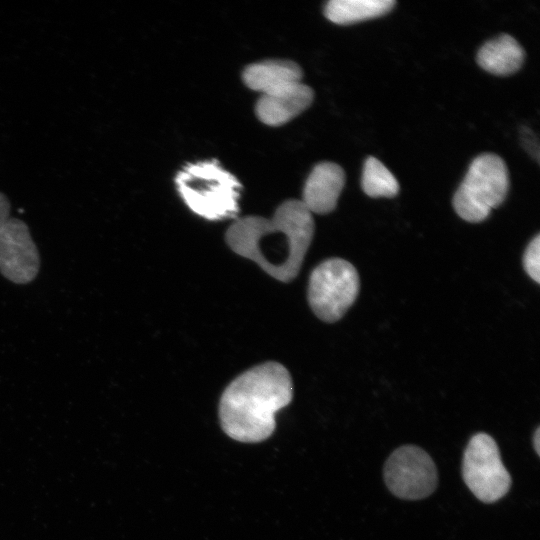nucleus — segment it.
Returning a JSON list of instances; mask_svg holds the SVG:
<instances>
[{
  "instance_id": "15",
  "label": "nucleus",
  "mask_w": 540,
  "mask_h": 540,
  "mask_svg": "<svg viewBox=\"0 0 540 540\" xmlns=\"http://www.w3.org/2000/svg\"><path fill=\"white\" fill-rule=\"evenodd\" d=\"M526 273L536 283L540 282V235L537 234L528 244L523 255Z\"/></svg>"
},
{
  "instance_id": "10",
  "label": "nucleus",
  "mask_w": 540,
  "mask_h": 540,
  "mask_svg": "<svg viewBox=\"0 0 540 540\" xmlns=\"http://www.w3.org/2000/svg\"><path fill=\"white\" fill-rule=\"evenodd\" d=\"M344 185L342 167L333 162H321L306 179L301 201L311 213L327 214L335 209Z\"/></svg>"
},
{
  "instance_id": "13",
  "label": "nucleus",
  "mask_w": 540,
  "mask_h": 540,
  "mask_svg": "<svg viewBox=\"0 0 540 540\" xmlns=\"http://www.w3.org/2000/svg\"><path fill=\"white\" fill-rule=\"evenodd\" d=\"M394 0H331L324 9L328 20L349 25L383 16L395 6Z\"/></svg>"
},
{
  "instance_id": "9",
  "label": "nucleus",
  "mask_w": 540,
  "mask_h": 540,
  "mask_svg": "<svg viewBox=\"0 0 540 540\" xmlns=\"http://www.w3.org/2000/svg\"><path fill=\"white\" fill-rule=\"evenodd\" d=\"M313 90L302 82H297L262 94L256 102L255 113L258 119L269 126H280L292 120L312 103Z\"/></svg>"
},
{
  "instance_id": "2",
  "label": "nucleus",
  "mask_w": 540,
  "mask_h": 540,
  "mask_svg": "<svg viewBox=\"0 0 540 540\" xmlns=\"http://www.w3.org/2000/svg\"><path fill=\"white\" fill-rule=\"evenodd\" d=\"M293 398V382L281 363L267 361L233 379L219 401V419L232 439L261 442L275 429V414Z\"/></svg>"
},
{
  "instance_id": "16",
  "label": "nucleus",
  "mask_w": 540,
  "mask_h": 540,
  "mask_svg": "<svg viewBox=\"0 0 540 540\" xmlns=\"http://www.w3.org/2000/svg\"><path fill=\"white\" fill-rule=\"evenodd\" d=\"M10 202L5 194L0 192V229L10 218Z\"/></svg>"
},
{
  "instance_id": "3",
  "label": "nucleus",
  "mask_w": 540,
  "mask_h": 540,
  "mask_svg": "<svg viewBox=\"0 0 540 540\" xmlns=\"http://www.w3.org/2000/svg\"><path fill=\"white\" fill-rule=\"evenodd\" d=\"M175 183L184 203L200 217L217 221L239 212L241 184L215 160L188 164Z\"/></svg>"
},
{
  "instance_id": "4",
  "label": "nucleus",
  "mask_w": 540,
  "mask_h": 540,
  "mask_svg": "<svg viewBox=\"0 0 540 540\" xmlns=\"http://www.w3.org/2000/svg\"><path fill=\"white\" fill-rule=\"evenodd\" d=\"M508 189L509 174L503 159L492 153L481 154L472 161L454 194V209L467 222H481L502 204Z\"/></svg>"
},
{
  "instance_id": "11",
  "label": "nucleus",
  "mask_w": 540,
  "mask_h": 540,
  "mask_svg": "<svg viewBox=\"0 0 540 540\" xmlns=\"http://www.w3.org/2000/svg\"><path fill=\"white\" fill-rule=\"evenodd\" d=\"M301 67L290 60H266L253 63L243 71V81L250 89L267 94L301 82Z\"/></svg>"
},
{
  "instance_id": "1",
  "label": "nucleus",
  "mask_w": 540,
  "mask_h": 540,
  "mask_svg": "<svg viewBox=\"0 0 540 540\" xmlns=\"http://www.w3.org/2000/svg\"><path fill=\"white\" fill-rule=\"evenodd\" d=\"M314 230L312 213L301 200L289 199L276 208L271 218L237 219L227 229L225 242L271 277L288 283L302 267Z\"/></svg>"
},
{
  "instance_id": "14",
  "label": "nucleus",
  "mask_w": 540,
  "mask_h": 540,
  "mask_svg": "<svg viewBox=\"0 0 540 540\" xmlns=\"http://www.w3.org/2000/svg\"><path fill=\"white\" fill-rule=\"evenodd\" d=\"M361 187L366 195L373 198H392L399 192V183L395 176L373 156L368 157L364 163Z\"/></svg>"
},
{
  "instance_id": "17",
  "label": "nucleus",
  "mask_w": 540,
  "mask_h": 540,
  "mask_svg": "<svg viewBox=\"0 0 540 540\" xmlns=\"http://www.w3.org/2000/svg\"><path fill=\"white\" fill-rule=\"evenodd\" d=\"M533 445L536 453L540 455V428L537 427L533 436Z\"/></svg>"
},
{
  "instance_id": "12",
  "label": "nucleus",
  "mask_w": 540,
  "mask_h": 540,
  "mask_svg": "<svg viewBox=\"0 0 540 540\" xmlns=\"http://www.w3.org/2000/svg\"><path fill=\"white\" fill-rule=\"evenodd\" d=\"M525 52L518 41L508 34H502L486 42L477 53V62L485 71L508 76L523 65Z\"/></svg>"
},
{
  "instance_id": "6",
  "label": "nucleus",
  "mask_w": 540,
  "mask_h": 540,
  "mask_svg": "<svg viewBox=\"0 0 540 540\" xmlns=\"http://www.w3.org/2000/svg\"><path fill=\"white\" fill-rule=\"evenodd\" d=\"M462 475L470 491L485 503L501 499L511 486V476L501 461L497 443L486 433L475 434L468 442Z\"/></svg>"
},
{
  "instance_id": "8",
  "label": "nucleus",
  "mask_w": 540,
  "mask_h": 540,
  "mask_svg": "<svg viewBox=\"0 0 540 540\" xmlns=\"http://www.w3.org/2000/svg\"><path fill=\"white\" fill-rule=\"evenodd\" d=\"M39 269V252L27 224L9 218L0 229V273L13 283L27 284Z\"/></svg>"
},
{
  "instance_id": "5",
  "label": "nucleus",
  "mask_w": 540,
  "mask_h": 540,
  "mask_svg": "<svg viewBox=\"0 0 540 540\" xmlns=\"http://www.w3.org/2000/svg\"><path fill=\"white\" fill-rule=\"evenodd\" d=\"M360 288L355 267L341 258H330L311 272L307 298L314 314L322 321L340 320L357 298Z\"/></svg>"
},
{
  "instance_id": "7",
  "label": "nucleus",
  "mask_w": 540,
  "mask_h": 540,
  "mask_svg": "<svg viewBox=\"0 0 540 540\" xmlns=\"http://www.w3.org/2000/svg\"><path fill=\"white\" fill-rule=\"evenodd\" d=\"M437 469L432 458L420 447L401 446L384 466V480L392 494L405 500H419L437 486Z\"/></svg>"
}]
</instances>
